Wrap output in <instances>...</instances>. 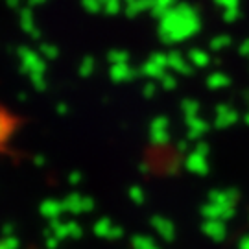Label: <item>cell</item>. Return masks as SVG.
Here are the masks:
<instances>
[{"label": "cell", "instance_id": "obj_12", "mask_svg": "<svg viewBox=\"0 0 249 249\" xmlns=\"http://www.w3.org/2000/svg\"><path fill=\"white\" fill-rule=\"evenodd\" d=\"M131 248L133 249H157L155 248V242L153 238L146 236V234H137L131 240Z\"/></svg>", "mask_w": 249, "mask_h": 249}, {"label": "cell", "instance_id": "obj_23", "mask_svg": "<svg viewBox=\"0 0 249 249\" xmlns=\"http://www.w3.org/2000/svg\"><path fill=\"white\" fill-rule=\"evenodd\" d=\"M246 124H248V125H249V115H248V116H246Z\"/></svg>", "mask_w": 249, "mask_h": 249}, {"label": "cell", "instance_id": "obj_11", "mask_svg": "<svg viewBox=\"0 0 249 249\" xmlns=\"http://www.w3.org/2000/svg\"><path fill=\"white\" fill-rule=\"evenodd\" d=\"M111 229H113V222H111L109 218H100L98 222L94 223V227H92L94 234L100 236V238H107L109 232H111Z\"/></svg>", "mask_w": 249, "mask_h": 249}, {"label": "cell", "instance_id": "obj_21", "mask_svg": "<svg viewBox=\"0 0 249 249\" xmlns=\"http://www.w3.org/2000/svg\"><path fill=\"white\" fill-rule=\"evenodd\" d=\"M187 150H188V142H187V141H181V142H178V151H179V153H185Z\"/></svg>", "mask_w": 249, "mask_h": 249}, {"label": "cell", "instance_id": "obj_20", "mask_svg": "<svg viewBox=\"0 0 249 249\" xmlns=\"http://www.w3.org/2000/svg\"><path fill=\"white\" fill-rule=\"evenodd\" d=\"M238 249H249V234L248 236H244L240 240V244H238Z\"/></svg>", "mask_w": 249, "mask_h": 249}, {"label": "cell", "instance_id": "obj_9", "mask_svg": "<svg viewBox=\"0 0 249 249\" xmlns=\"http://www.w3.org/2000/svg\"><path fill=\"white\" fill-rule=\"evenodd\" d=\"M63 211H65V207H63V203H59V201H46L43 207H41V213L45 214L48 220H59V216L63 214Z\"/></svg>", "mask_w": 249, "mask_h": 249}, {"label": "cell", "instance_id": "obj_3", "mask_svg": "<svg viewBox=\"0 0 249 249\" xmlns=\"http://www.w3.org/2000/svg\"><path fill=\"white\" fill-rule=\"evenodd\" d=\"M240 199L238 190L229 188V190H211L209 192V201L216 205H222V207H236Z\"/></svg>", "mask_w": 249, "mask_h": 249}, {"label": "cell", "instance_id": "obj_8", "mask_svg": "<svg viewBox=\"0 0 249 249\" xmlns=\"http://www.w3.org/2000/svg\"><path fill=\"white\" fill-rule=\"evenodd\" d=\"M63 207L67 213L72 214H80L83 213V196L80 192H71L69 196L63 199Z\"/></svg>", "mask_w": 249, "mask_h": 249}, {"label": "cell", "instance_id": "obj_14", "mask_svg": "<svg viewBox=\"0 0 249 249\" xmlns=\"http://www.w3.org/2000/svg\"><path fill=\"white\" fill-rule=\"evenodd\" d=\"M127 194H129V199H131L135 205H142L144 199H146V196H144V190L141 187H131Z\"/></svg>", "mask_w": 249, "mask_h": 249}, {"label": "cell", "instance_id": "obj_1", "mask_svg": "<svg viewBox=\"0 0 249 249\" xmlns=\"http://www.w3.org/2000/svg\"><path fill=\"white\" fill-rule=\"evenodd\" d=\"M150 141L153 146H166L170 142V131H168V120L166 118H155L150 127Z\"/></svg>", "mask_w": 249, "mask_h": 249}, {"label": "cell", "instance_id": "obj_13", "mask_svg": "<svg viewBox=\"0 0 249 249\" xmlns=\"http://www.w3.org/2000/svg\"><path fill=\"white\" fill-rule=\"evenodd\" d=\"M53 234L57 240H65V238H71V232H69V222H59V220H53Z\"/></svg>", "mask_w": 249, "mask_h": 249}, {"label": "cell", "instance_id": "obj_22", "mask_svg": "<svg viewBox=\"0 0 249 249\" xmlns=\"http://www.w3.org/2000/svg\"><path fill=\"white\" fill-rule=\"evenodd\" d=\"M57 238H55V236H52V238H48V242H46V246H48V248L50 249H55V246H57Z\"/></svg>", "mask_w": 249, "mask_h": 249}, {"label": "cell", "instance_id": "obj_10", "mask_svg": "<svg viewBox=\"0 0 249 249\" xmlns=\"http://www.w3.org/2000/svg\"><path fill=\"white\" fill-rule=\"evenodd\" d=\"M236 122V113H232V111H225V109H220L218 111V116H216V127L218 129H225V127H229Z\"/></svg>", "mask_w": 249, "mask_h": 249}, {"label": "cell", "instance_id": "obj_19", "mask_svg": "<svg viewBox=\"0 0 249 249\" xmlns=\"http://www.w3.org/2000/svg\"><path fill=\"white\" fill-rule=\"evenodd\" d=\"M197 111V106H194V104H187L185 106V113H187L188 118H194V113Z\"/></svg>", "mask_w": 249, "mask_h": 249}, {"label": "cell", "instance_id": "obj_5", "mask_svg": "<svg viewBox=\"0 0 249 249\" xmlns=\"http://www.w3.org/2000/svg\"><path fill=\"white\" fill-rule=\"evenodd\" d=\"M185 168L194 174V176H207L209 174V160L205 155H199L196 151H192L185 160Z\"/></svg>", "mask_w": 249, "mask_h": 249}, {"label": "cell", "instance_id": "obj_18", "mask_svg": "<svg viewBox=\"0 0 249 249\" xmlns=\"http://www.w3.org/2000/svg\"><path fill=\"white\" fill-rule=\"evenodd\" d=\"M83 176H81V172H72L71 176H69V183H71L72 187H76V185H80Z\"/></svg>", "mask_w": 249, "mask_h": 249}, {"label": "cell", "instance_id": "obj_16", "mask_svg": "<svg viewBox=\"0 0 249 249\" xmlns=\"http://www.w3.org/2000/svg\"><path fill=\"white\" fill-rule=\"evenodd\" d=\"M194 151L199 153V155H205V157H209V153H211V148H209V144L203 142V141H197L196 146H194Z\"/></svg>", "mask_w": 249, "mask_h": 249}, {"label": "cell", "instance_id": "obj_6", "mask_svg": "<svg viewBox=\"0 0 249 249\" xmlns=\"http://www.w3.org/2000/svg\"><path fill=\"white\" fill-rule=\"evenodd\" d=\"M151 227L157 231V234H160L164 240H174V236H176V227H174V223L166 220V218H162V216H153L151 218Z\"/></svg>", "mask_w": 249, "mask_h": 249}, {"label": "cell", "instance_id": "obj_7", "mask_svg": "<svg viewBox=\"0 0 249 249\" xmlns=\"http://www.w3.org/2000/svg\"><path fill=\"white\" fill-rule=\"evenodd\" d=\"M188 131H187V139L188 141H199L207 131H209V124L201 120V118H188Z\"/></svg>", "mask_w": 249, "mask_h": 249}, {"label": "cell", "instance_id": "obj_2", "mask_svg": "<svg viewBox=\"0 0 249 249\" xmlns=\"http://www.w3.org/2000/svg\"><path fill=\"white\" fill-rule=\"evenodd\" d=\"M236 213V209L234 207H222V205H216V203H205L201 207V216H203L205 220H231L232 216Z\"/></svg>", "mask_w": 249, "mask_h": 249}, {"label": "cell", "instance_id": "obj_17", "mask_svg": "<svg viewBox=\"0 0 249 249\" xmlns=\"http://www.w3.org/2000/svg\"><path fill=\"white\" fill-rule=\"evenodd\" d=\"M124 236V229L120 227V225H113V229H111V232H109V240H118V238H122Z\"/></svg>", "mask_w": 249, "mask_h": 249}, {"label": "cell", "instance_id": "obj_4", "mask_svg": "<svg viewBox=\"0 0 249 249\" xmlns=\"http://www.w3.org/2000/svg\"><path fill=\"white\" fill-rule=\"evenodd\" d=\"M201 231L205 236L213 238L214 242H222L227 236V225L222 220H205L201 225Z\"/></svg>", "mask_w": 249, "mask_h": 249}, {"label": "cell", "instance_id": "obj_15", "mask_svg": "<svg viewBox=\"0 0 249 249\" xmlns=\"http://www.w3.org/2000/svg\"><path fill=\"white\" fill-rule=\"evenodd\" d=\"M69 232H71V238H81L83 236V229L78 222H69Z\"/></svg>", "mask_w": 249, "mask_h": 249}]
</instances>
